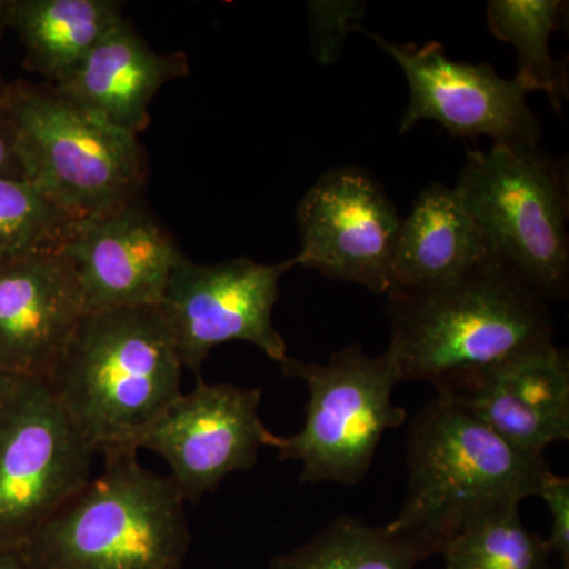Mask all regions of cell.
<instances>
[{
  "mask_svg": "<svg viewBox=\"0 0 569 569\" xmlns=\"http://www.w3.org/2000/svg\"><path fill=\"white\" fill-rule=\"evenodd\" d=\"M389 350L403 380L452 396L485 373L553 343L541 298L501 258L456 282L425 291H389Z\"/></svg>",
  "mask_w": 569,
  "mask_h": 569,
  "instance_id": "6da1fadb",
  "label": "cell"
},
{
  "mask_svg": "<svg viewBox=\"0 0 569 569\" xmlns=\"http://www.w3.org/2000/svg\"><path fill=\"white\" fill-rule=\"evenodd\" d=\"M103 468L20 546L31 569H181L192 533L173 479L138 449H104Z\"/></svg>",
  "mask_w": 569,
  "mask_h": 569,
  "instance_id": "7a4b0ae2",
  "label": "cell"
},
{
  "mask_svg": "<svg viewBox=\"0 0 569 569\" xmlns=\"http://www.w3.org/2000/svg\"><path fill=\"white\" fill-rule=\"evenodd\" d=\"M183 366L159 307L86 313L47 378L71 425L100 455L132 447L182 395Z\"/></svg>",
  "mask_w": 569,
  "mask_h": 569,
  "instance_id": "3957f363",
  "label": "cell"
},
{
  "mask_svg": "<svg viewBox=\"0 0 569 569\" xmlns=\"http://www.w3.org/2000/svg\"><path fill=\"white\" fill-rule=\"evenodd\" d=\"M407 471L406 500L387 529L440 553L471 520L537 497L552 470L437 396L408 430Z\"/></svg>",
  "mask_w": 569,
  "mask_h": 569,
  "instance_id": "277c9868",
  "label": "cell"
},
{
  "mask_svg": "<svg viewBox=\"0 0 569 569\" xmlns=\"http://www.w3.org/2000/svg\"><path fill=\"white\" fill-rule=\"evenodd\" d=\"M17 127L24 181L74 222L142 197L146 156L133 134L93 121L50 84H2Z\"/></svg>",
  "mask_w": 569,
  "mask_h": 569,
  "instance_id": "5b68a950",
  "label": "cell"
},
{
  "mask_svg": "<svg viewBox=\"0 0 569 569\" xmlns=\"http://www.w3.org/2000/svg\"><path fill=\"white\" fill-rule=\"evenodd\" d=\"M455 189L497 257L542 299L567 296V162L539 148L468 151Z\"/></svg>",
  "mask_w": 569,
  "mask_h": 569,
  "instance_id": "8992f818",
  "label": "cell"
},
{
  "mask_svg": "<svg viewBox=\"0 0 569 569\" xmlns=\"http://www.w3.org/2000/svg\"><path fill=\"white\" fill-rule=\"evenodd\" d=\"M284 377L305 381L309 400L305 426L280 437L279 460L301 463V482L355 486L369 473L378 445L388 430L406 422L407 410L392 403L402 381L395 355L387 348L370 358L361 346L342 348L326 365L287 358Z\"/></svg>",
  "mask_w": 569,
  "mask_h": 569,
  "instance_id": "52a82bcc",
  "label": "cell"
},
{
  "mask_svg": "<svg viewBox=\"0 0 569 569\" xmlns=\"http://www.w3.org/2000/svg\"><path fill=\"white\" fill-rule=\"evenodd\" d=\"M96 455L47 378H20L0 400V548H20L84 488Z\"/></svg>",
  "mask_w": 569,
  "mask_h": 569,
  "instance_id": "ba28073f",
  "label": "cell"
},
{
  "mask_svg": "<svg viewBox=\"0 0 569 569\" xmlns=\"http://www.w3.org/2000/svg\"><path fill=\"white\" fill-rule=\"evenodd\" d=\"M296 266V257L274 264L246 257L198 264L183 257L159 306L183 369L200 377L209 353L227 342L252 343L280 365L287 343L272 313L280 280Z\"/></svg>",
  "mask_w": 569,
  "mask_h": 569,
  "instance_id": "9c48e42d",
  "label": "cell"
},
{
  "mask_svg": "<svg viewBox=\"0 0 569 569\" xmlns=\"http://www.w3.org/2000/svg\"><path fill=\"white\" fill-rule=\"evenodd\" d=\"M261 388L206 383L174 399L134 438L133 448L167 460L186 501L198 503L234 471L257 466L263 448H276L279 436L260 417Z\"/></svg>",
  "mask_w": 569,
  "mask_h": 569,
  "instance_id": "30bf717a",
  "label": "cell"
},
{
  "mask_svg": "<svg viewBox=\"0 0 569 569\" xmlns=\"http://www.w3.org/2000/svg\"><path fill=\"white\" fill-rule=\"evenodd\" d=\"M391 56L406 73L410 100L400 119V133L418 122L440 123L451 137L492 138L493 146L538 148L539 119L527 103L529 92L515 80L500 77L490 63L456 62L440 41L396 43L380 33L365 31Z\"/></svg>",
  "mask_w": 569,
  "mask_h": 569,
  "instance_id": "8fae6325",
  "label": "cell"
},
{
  "mask_svg": "<svg viewBox=\"0 0 569 569\" xmlns=\"http://www.w3.org/2000/svg\"><path fill=\"white\" fill-rule=\"evenodd\" d=\"M298 266L361 284L376 295L391 288L400 219L380 182L358 167H337L313 183L296 208Z\"/></svg>",
  "mask_w": 569,
  "mask_h": 569,
  "instance_id": "7c38bea8",
  "label": "cell"
},
{
  "mask_svg": "<svg viewBox=\"0 0 569 569\" xmlns=\"http://www.w3.org/2000/svg\"><path fill=\"white\" fill-rule=\"evenodd\" d=\"M80 282L86 313L159 307L186 254L142 204L77 223L62 246Z\"/></svg>",
  "mask_w": 569,
  "mask_h": 569,
  "instance_id": "4fadbf2b",
  "label": "cell"
},
{
  "mask_svg": "<svg viewBox=\"0 0 569 569\" xmlns=\"http://www.w3.org/2000/svg\"><path fill=\"white\" fill-rule=\"evenodd\" d=\"M80 282L61 249L0 261V370L48 378L84 318Z\"/></svg>",
  "mask_w": 569,
  "mask_h": 569,
  "instance_id": "5bb4252c",
  "label": "cell"
},
{
  "mask_svg": "<svg viewBox=\"0 0 569 569\" xmlns=\"http://www.w3.org/2000/svg\"><path fill=\"white\" fill-rule=\"evenodd\" d=\"M519 451L545 456L569 438V362L556 343L518 356L452 396Z\"/></svg>",
  "mask_w": 569,
  "mask_h": 569,
  "instance_id": "9a60e30c",
  "label": "cell"
},
{
  "mask_svg": "<svg viewBox=\"0 0 569 569\" xmlns=\"http://www.w3.org/2000/svg\"><path fill=\"white\" fill-rule=\"evenodd\" d=\"M189 71L183 52L153 51L132 22L122 18L80 69L52 88L93 121L138 137L151 123L149 108L160 89Z\"/></svg>",
  "mask_w": 569,
  "mask_h": 569,
  "instance_id": "2e32d148",
  "label": "cell"
},
{
  "mask_svg": "<svg viewBox=\"0 0 569 569\" xmlns=\"http://www.w3.org/2000/svg\"><path fill=\"white\" fill-rule=\"evenodd\" d=\"M497 257L455 187L430 183L400 223L389 291L430 290L456 282ZM388 291V293H389Z\"/></svg>",
  "mask_w": 569,
  "mask_h": 569,
  "instance_id": "e0dca14e",
  "label": "cell"
},
{
  "mask_svg": "<svg viewBox=\"0 0 569 569\" xmlns=\"http://www.w3.org/2000/svg\"><path fill=\"white\" fill-rule=\"evenodd\" d=\"M122 18L116 0H9L7 26L20 37L26 67L56 88Z\"/></svg>",
  "mask_w": 569,
  "mask_h": 569,
  "instance_id": "ac0fdd59",
  "label": "cell"
},
{
  "mask_svg": "<svg viewBox=\"0 0 569 569\" xmlns=\"http://www.w3.org/2000/svg\"><path fill=\"white\" fill-rule=\"evenodd\" d=\"M567 6L561 0H490L488 3L490 32L518 50L519 71L515 81L529 93L545 92L560 118L569 96L568 61L553 58L549 40L560 29Z\"/></svg>",
  "mask_w": 569,
  "mask_h": 569,
  "instance_id": "d6986e66",
  "label": "cell"
},
{
  "mask_svg": "<svg viewBox=\"0 0 569 569\" xmlns=\"http://www.w3.org/2000/svg\"><path fill=\"white\" fill-rule=\"evenodd\" d=\"M436 556L425 542L340 516L306 545L279 553L268 569H415Z\"/></svg>",
  "mask_w": 569,
  "mask_h": 569,
  "instance_id": "ffe728a7",
  "label": "cell"
},
{
  "mask_svg": "<svg viewBox=\"0 0 569 569\" xmlns=\"http://www.w3.org/2000/svg\"><path fill=\"white\" fill-rule=\"evenodd\" d=\"M445 569H550L548 539L523 526L519 507L471 520L440 549Z\"/></svg>",
  "mask_w": 569,
  "mask_h": 569,
  "instance_id": "44dd1931",
  "label": "cell"
},
{
  "mask_svg": "<svg viewBox=\"0 0 569 569\" xmlns=\"http://www.w3.org/2000/svg\"><path fill=\"white\" fill-rule=\"evenodd\" d=\"M77 222L26 181L0 178V261L61 249Z\"/></svg>",
  "mask_w": 569,
  "mask_h": 569,
  "instance_id": "7402d4cb",
  "label": "cell"
},
{
  "mask_svg": "<svg viewBox=\"0 0 569 569\" xmlns=\"http://www.w3.org/2000/svg\"><path fill=\"white\" fill-rule=\"evenodd\" d=\"M537 497L542 498L549 509L550 549L553 553H559L565 561V568H569V479L550 471Z\"/></svg>",
  "mask_w": 569,
  "mask_h": 569,
  "instance_id": "603a6c76",
  "label": "cell"
},
{
  "mask_svg": "<svg viewBox=\"0 0 569 569\" xmlns=\"http://www.w3.org/2000/svg\"><path fill=\"white\" fill-rule=\"evenodd\" d=\"M0 178L24 181V167L20 153L17 127L0 84Z\"/></svg>",
  "mask_w": 569,
  "mask_h": 569,
  "instance_id": "cb8c5ba5",
  "label": "cell"
},
{
  "mask_svg": "<svg viewBox=\"0 0 569 569\" xmlns=\"http://www.w3.org/2000/svg\"><path fill=\"white\" fill-rule=\"evenodd\" d=\"M0 569H31L21 556L20 549L0 548Z\"/></svg>",
  "mask_w": 569,
  "mask_h": 569,
  "instance_id": "d4e9b609",
  "label": "cell"
},
{
  "mask_svg": "<svg viewBox=\"0 0 569 569\" xmlns=\"http://www.w3.org/2000/svg\"><path fill=\"white\" fill-rule=\"evenodd\" d=\"M18 380H20V378L11 377L9 373L0 370V400L9 395L10 389L14 387V383H17Z\"/></svg>",
  "mask_w": 569,
  "mask_h": 569,
  "instance_id": "484cf974",
  "label": "cell"
},
{
  "mask_svg": "<svg viewBox=\"0 0 569 569\" xmlns=\"http://www.w3.org/2000/svg\"><path fill=\"white\" fill-rule=\"evenodd\" d=\"M7 13H9V0H0V37L9 26H7Z\"/></svg>",
  "mask_w": 569,
  "mask_h": 569,
  "instance_id": "4316f807",
  "label": "cell"
},
{
  "mask_svg": "<svg viewBox=\"0 0 569 569\" xmlns=\"http://www.w3.org/2000/svg\"><path fill=\"white\" fill-rule=\"evenodd\" d=\"M565 569H568V568H565Z\"/></svg>",
  "mask_w": 569,
  "mask_h": 569,
  "instance_id": "83f0119b",
  "label": "cell"
}]
</instances>
